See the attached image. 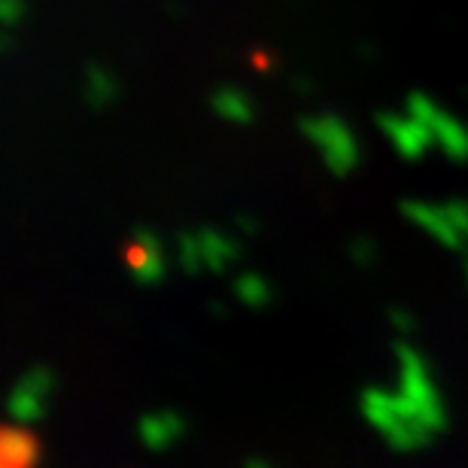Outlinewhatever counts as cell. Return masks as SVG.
Returning <instances> with one entry per match:
<instances>
[]
</instances>
